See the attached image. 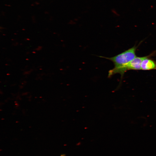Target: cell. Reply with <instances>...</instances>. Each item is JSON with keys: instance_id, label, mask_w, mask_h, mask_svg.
Segmentation results:
<instances>
[{"instance_id": "cell-2", "label": "cell", "mask_w": 156, "mask_h": 156, "mask_svg": "<svg viewBox=\"0 0 156 156\" xmlns=\"http://www.w3.org/2000/svg\"><path fill=\"white\" fill-rule=\"evenodd\" d=\"M148 55L144 57H136L133 60L126 65L116 69L112 68L108 72V77L110 78L115 74H119L121 75V81L125 72L130 70H141V64L143 60Z\"/></svg>"}, {"instance_id": "cell-3", "label": "cell", "mask_w": 156, "mask_h": 156, "mask_svg": "<svg viewBox=\"0 0 156 156\" xmlns=\"http://www.w3.org/2000/svg\"><path fill=\"white\" fill-rule=\"evenodd\" d=\"M153 54L148 55V57L143 60L141 64V70H156V62L150 58Z\"/></svg>"}, {"instance_id": "cell-4", "label": "cell", "mask_w": 156, "mask_h": 156, "mask_svg": "<svg viewBox=\"0 0 156 156\" xmlns=\"http://www.w3.org/2000/svg\"><path fill=\"white\" fill-rule=\"evenodd\" d=\"M66 155L65 154H62L60 156H65Z\"/></svg>"}, {"instance_id": "cell-1", "label": "cell", "mask_w": 156, "mask_h": 156, "mask_svg": "<svg viewBox=\"0 0 156 156\" xmlns=\"http://www.w3.org/2000/svg\"><path fill=\"white\" fill-rule=\"evenodd\" d=\"M137 46H134L131 48L113 57H108L99 56L112 61L114 65V69L118 68L129 63L136 57L135 51Z\"/></svg>"}]
</instances>
